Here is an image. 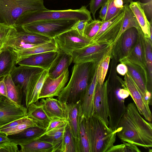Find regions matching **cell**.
<instances>
[{
  "label": "cell",
  "mask_w": 152,
  "mask_h": 152,
  "mask_svg": "<svg viewBox=\"0 0 152 152\" xmlns=\"http://www.w3.org/2000/svg\"><path fill=\"white\" fill-rule=\"evenodd\" d=\"M115 132L122 142L146 149L152 147V124L141 116L134 102L126 106Z\"/></svg>",
  "instance_id": "cell-1"
},
{
  "label": "cell",
  "mask_w": 152,
  "mask_h": 152,
  "mask_svg": "<svg viewBox=\"0 0 152 152\" xmlns=\"http://www.w3.org/2000/svg\"><path fill=\"white\" fill-rule=\"evenodd\" d=\"M97 67L91 62L75 63L69 83L57 99L67 104H80L93 79Z\"/></svg>",
  "instance_id": "cell-2"
},
{
  "label": "cell",
  "mask_w": 152,
  "mask_h": 152,
  "mask_svg": "<svg viewBox=\"0 0 152 152\" xmlns=\"http://www.w3.org/2000/svg\"><path fill=\"white\" fill-rule=\"evenodd\" d=\"M91 14L85 6H82L80 9L76 10H50L47 9L28 11L20 16L15 26H22L40 20L60 19L83 20L90 22L93 20Z\"/></svg>",
  "instance_id": "cell-3"
},
{
  "label": "cell",
  "mask_w": 152,
  "mask_h": 152,
  "mask_svg": "<svg viewBox=\"0 0 152 152\" xmlns=\"http://www.w3.org/2000/svg\"><path fill=\"white\" fill-rule=\"evenodd\" d=\"M87 125L90 152H108L115 141V132L94 115L87 118Z\"/></svg>",
  "instance_id": "cell-4"
},
{
  "label": "cell",
  "mask_w": 152,
  "mask_h": 152,
  "mask_svg": "<svg viewBox=\"0 0 152 152\" xmlns=\"http://www.w3.org/2000/svg\"><path fill=\"white\" fill-rule=\"evenodd\" d=\"M47 9L43 0H0V23L14 26L23 13Z\"/></svg>",
  "instance_id": "cell-5"
},
{
  "label": "cell",
  "mask_w": 152,
  "mask_h": 152,
  "mask_svg": "<svg viewBox=\"0 0 152 152\" xmlns=\"http://www.w3.org/2000/svg\"><path fill=\"white\" fill-rule=\"evenodd\" d=\"M118 79L120 83L119 86L113 87L109 83L107 86L109 127L115 132L126 109L125 99L129 95V92L123 83L122 79Z\"/></svg>",
  "instance_id": "cell-6"
},
{
  "label": "cell",
  "mask_w": 152,
  "mask_h": 152,
  "mask_svg": "<svg viewBox=\"0 0 152 152\" xmlns=\"http://www.w3.org/2000/svg\"><path fill=\"white\" fill-rule=\"evenodd\" d=\"M77 20L72 19L43 20L20 26L26 31L37 33L53 38L71 29Z\"/></svg>",
  "instance_id": "cell-7"
},
{
  "label": "cell",
  "mask_w": 152,
  "mask_h": 152,
  "mask_svg": "<svg viewBox=\"0 0 152 152\" xmlns=\"http://www.w3.org/2000/svg\"><path fill=\"white\" fill-rule=\"evenodd\" d=\"M113 44L92 43L81 48L74 50L71 55L74 63L91 62L97 66L101 61L108 56H112Z\"/></svg>",
  "instance_id": "cell-8"
},
{
  "label": "cell",
  "mask_w": 152,
  "mask_h": 152,
  "mask_svg": "<svg viewBox=\"0 0 152 152\" xmlns=\"http://www.w3.org/2000/svg\"><path fill=\"white\" fill-rule=\"evenodd\" d=\"M59 50L71 55L75 50L92 43L91 40L72 28L54 38Z\"/></svg>",
  "instance_id": "cell-9"
},
{
  "label": "cell",
  "mask_w": 152,
  "mask_h": 152,
  "mask_svg": "<svg viewBox=\"0 0 152 152\" xmlns=\"http://www.w3.org/2000/svg\"><path fill=\"white\" fill-rule=\"evenodd\" d=\"M15 26L16 31L8 41L7 47L19 49L25 48L28 45H37L48 42L52 39L40 34L26 31L21 26Z\"/></svg>",
  "instance_id": "cell-10"
},
{
  "label": "cell",
  "mask_w": 152,
  "mask_h": 152,
  "mask_svg": "<svg viewBox=\"0 0 152 152\" xmlns=\"http://www.w3.org/2000/svg\"><path fill=\"white\" fill-rule=\"evenodd\" d=\"M139 30L135 27H132L122 34L113 45L112 57L119 61L130 54L137 42Z\"/></svg>",
  "instance_id": "cell-11"
},
{
  "label": "cell",
  "mask_w": 152,
  "mask_h": 152,
  "mask_svg": "<svg viewBox=\"0 0 152 152\" xmlns=\"http://www.w3.org/2000/svg\"><path fill=\"white\" fill-rule=\"evenodd\" d=\"M124 76V80H122V82L128 91L140 114L143 115L146 120L151 122L152 116L148 102L128 72Z\"/></svg>",
  "instance_id": "cell-12"
},
{
  "label": "cell",
  "mask_w": 152,
  "mask_h": 152,
  "mask_svg": "<svg viewBox=\"0 0 152 152\" xmlns=\"http://www.w3.org/2000/svg\"><path fill=\"white\" fill-rule=\"evenodd\" d=\"M108 80L102 85L97 82L93 100V114L109 126V109L107 99Z\"/></svg>",
  "instance_id": "cell-13"
},
{
  "label": "cell",
  "mask_w": 152,
  "mask_h": 152,
  "mask_svg": "<svg viewBox=\"0 0 152 152\" xmlns=\"http://www.w3.org/2000/svg\"><path fill=\"white\" fill-rule=\"evenodd\" d=\"M27 109L19 105L6 97L0 96V127L27 116Z\"/></svg>",
  "instance_id": "cell-14"
},
{
  "label": "cell",
  "mask_w": 152,
  "mask_h": 152,
  "mask_svg": "<svg viewBox=\"0 0 152 152\" xmlns=\"http://www.w3.org/2000/svg\"><path fill=\"white\" fill-rule=\"evenodd\" d=\"M127 66V72L145 96L149 104H151L152 86L149 83L147 71L136 64L122 61Z\"/></svg>",
  "instance_id": "cell-15"
},
{
  "label": "cell",
  "mask_w": 152,
  "mask_h": 152,
  "mask_svg": "<svg viewBox=\"0 0 152 152\" xmlns=\"http://www.w3.org/2000/svg\"><path fill=\"white\" fill-rule=\"evenodd\" d=\"M48 77V70L45 69L41 72L33 74L31 76L23 91L26 108L31 104L35 103L38 100L41 90Z\"/></svg>",
  "instance_id": "cell-16"
},
{
  "label": "cell",
  "mask_w": 152,
  "mask_h": 152,
  "mask_svg": "<svg viewBox=\"0 0 152 152\" xmlns=\"http://www.w3.org/2000/svg\"><path fill=\"white\" fill-rule=\"evenodd\" d=\"M68 69L58 77L52 79L48 77L45 81L39 95V99L57 97L65 86L68 79Z\"/></svg>",
  "instance_id": "cell-17"
},
{
  "label": "cell",
  "mask_w": 152,
  "mask_h": 152,
  "mask_svg": "<svg viewBox=\"0 0 152 152\" xmlns=\"http://www.w3.org/2000/svg\"><path fill=\"white\" fill-rule=\"evenodd\" d=\"M37 102L51 120L60 118L67 121L68 109L66 103L53 97L41 98L39 102Z\"/></svg>",
  "instance_id": "cell-18"
},
{
  "label": "cell",
  "mask_w": 152,
  "mask_h": 152,
  "mask_svg": "<svg viewBox=\"0 0 152 152\" xmlns=\"http://www.w3.org/2000/svg\"><path fill=\"white\" fill-rule=\"evenodd\" d=\"M145 42L141 29L139 31L137 42L130 54L126 58L119 61H127L138 65L147 71L145 60Z\"/></svg>",
  "instance_id": "cell-19"
},
{
  "label": "cell",
  "mask_w": 152,
  "mask_h": 152,
  "mask_svg": "<svg viewBox=\"0 0 152 152\" xmlns=\"http://www.w3.org/2000/svg\"><path fill=\"white\" fill-rule=\"evenodd\" d=\"M67 106L68 124L75 142L77 152H80V119L81 113L80 105L71 103L67 104Z\"/></svg>",
  "instance_id": "cell-20"
},
{
  "label": "cell",
  "mask_w": 152,
  "mask_h": 152,
  "mask_svg": "<svg viewBox=\"0 0 152 152\" xmlns=\"http://www.w3.org/2000/svg\"><path fill=\"white\" fill-rule=\"evenodd\" d=\"M58 52L51 51L32 55L21 60L16 64L37 67L48 70Z\"/></svg>",
  "instance_id": "cell-21"
},
{
  "label": "cell",
  "mask_w": 152,
  "mask_h": 152,
  "mask_svg": "<svg viewBox=\"0 0 152 152\" xmlns=\"http://www.w3.org/2000/svg\"><path fill=\"white\" fill-rule=\"evenodd\" d=\"M44 70L37 67L20 65L18 67L15 66L10 75L15 85L20 87L23 91L31 76Z\"/></svg>",
  "instance_id": "cell-22"
},
{
  "label": "cell",
  "mask_w": 152,
  "mask_h": 152,
  "mask_svg": "<svg viewBox=\"0 0 152 152\" xmlns=\"http://www.w3.org/2000/svg\"><path fill=\"white\" fill-rule=\"evenodd\" d=\"M12 49L16 56V64L23 59L32 55L51 51L58 52L59 50L54 38H52L48 42L31 48L21 49Z\"/></svg>",
  "instance_id": "cell-23"
},
{
  "label": "cell",
  "mask_w": 152,
  "mask_h": 152,
  "mask_svg": "<svg viewBox=\"0 0 152 152\" xmlns=\"http://www.w3.org/2000/svg\"><path fill=\"white\" fill-rule=\"evenodd\" d=\"M46 129L39 126L27 128L18 133L8 135L10 141L20 146L28 143L39 137Z\"/></svg>",
  "instance_id": "cell-24"
},
{
  "label": "cell",
  "mask_w": 152,
  "mask_h": 152,
  "mask_svg": "<svg viewBox=\"0 0 152 152\" xmlns=\"http://www.w3.org/2000/svg\"><path fill=\"white\" fill-rule=\"evenodd\" d=\"M124 15V10L117 19L101 34L91 40L92 43H113L116 41L120 31Z\"/></svg>",
  "instance_id": "cell-25"
},
{
  "label": "cell",
  "mask_w": 152,
  "mask_h": 152,
  "mask_svg": "<svg viewBox=\"0 0 152 152\" xmlns=\"http://www.w3.org/2000/svg\"><path fill=\"white\" fill-rule=\"evenodd\" d=\"M73 61L71 55L58 50L57 55L48 70V77L56 78L59 76Z\"/></svg>",
  "instance_id": "cell-26"
},
{
  "label": "cell",
  "mask_w": 152,
  "mask_h": 152,
  "mask_svg": "<svg viewBox=\"0 0 152 152\" xmlns=\"http://www.w3.org/2000/svg\"><path fill=\"white\" fill-rule=\"evenodd\" d=\"M17 62L16 55L11 48H4L0 53V81L10 75Z\"/></svg>",
  "instance_id": "cell-27"
},
{
  "label": "cell",
  "mask_w": 152,
  "mask_h": 152,
  "mask_svg": "<svg viewBox=\"0 0 152 152\" xmlns=\"http://www.w3.org/2000/svg\"><path fill=\"white\" fill-rule=\"evenodd\" d=\"M129 7L135 15L145 37L152 41V20L150 22L141 7L139 1H132Z\"/></svg>",
  "instance_id": "cell-28"
},
{
  "label": "cell",
  "mask_w": 152,
  "mask_h": 152,
  "mask_svg": "<svg viewBox=\"0 0 152 152\" xmlns=\"http://www.w3.org/2000/svg\"><path fill=\"white\" fill-rule=\"evenodd\" d=\"M27 109V115L38 125L46 129L51 119L42 107L37 102L31 104Z\"/></svg>",
  "instance_id": "cell-29"
},
{
  "label": "cell",
  "mask_w": 152,
  "mask_h": 152,
  "mask_svg": "<svg viewBox=\"0 0 152 152\" xmlns=\"http://www.w3.org/2000/svg\"><path fill=\"white\" fill-rule=\"evenodd\" d=\"M68 122L43 134L36 139L47 142L53 145L55 152H61L62 142Z\"/></svg>",
  "instance_id": "cell-30"
},
{
  "label": "cell",
  "mask_w": 152,
  "mask_h": 152,
  "mask_svg": "<svg viewBox=\"0 0 152 152\" xmlns=\"http://www.w3.org/2000/svg\"><path fill=\"white\" fill-rule=\"evenodd\" d=\"M97 82L96 71L93 79L80 104L81 114L87 118L91 117L93 114V100Z\"/></svg>",
  "instance_id": "cell-31"
},
{
  "label": "cell",
  "mask_w": 152,
  "mask_h": 152,
  "mask_svg": "<svg viewBox=\"0 0 152 152\" xmlns=\"http://www.w3.org/2000/svg\"><path fill=\"white\" fill-rule=\"evenodd\" d=\"M20 152H55L54 146L50 143L35 139L20 145Z\"/></svg>",
  "instance_id": "cell-32"
},
{
  "label": "cell",
  "mask_w": 152,
  "mask_h": 152,
  "mask_svg": "<svg viewBox=\"0 0 152 152\" xmlns=\"http://www.w3.org/2000/svg\"><path fill=\"white\" fill-rule=\"evenodd\" d=\"M7 92V98L17 104H21L23 91L19 87L16 86L13 82L10 75L4 78Z\"/></svg>",
  "instance_id": "cell-33"
},
{
  "label": "cell",
  "mask_w": 152,
  "mask_h": 152,
  "mask_svg": "<svg viewBox=\"0 0 152 152\" xmlns=\"http://www.w3.org/2000/svg\"><path fill=\"white\" fill-rule=\"evenodd\" d=\"M132 27H135L138 30L141 29L128 4H125L124 5V15L122 25L116 41L124 31Z\"/></svg>",
  "instance_id": "cell-34"
},
{
  "label": "cell",
  "mask_w": 152,
  "mask_h": 152,
  "mask_svg": "<svg viewBox=\"0 0 152 152\" xmlns=\"http://www.w3.org/2000/svg\"><path fill=\"white\" fill-rule=\"evenodd\" d=\"M87 119L81 114L80 119V152H90L87 129Z\"/></svg>",
  "instance_id": "cell-35"
},
{
  "label": "cell",
  "mask_w": 152,
  "mask_h": 152,
  "mask_svg": "<svg viewBox=\"0 0 152 152\" xmlns=\"http://www.w3.org/2000/svg\"><path fill=\"white\" fill-rule=\"evenodd\" d=\"M16 31L15 26L0 23V51L7 47L8 42Z\"/></svg>",
  "instance_id": "cell-36"
},
{
  "label": "cell",
  "mask_w": 152,
  "mask_h": 152,
  "mask_svg": "<svg viewBox=\"0 0 152 152\" xmlns=\"http://www.w3.org/2000/svg\"><path fill=\"white\" fill-rule=\"evenodd\" d=\"M108 1L107 11L104 21L112 18L124 10L123 0H108Z\"/></svg>",
  "instance_id": "cell-37"
},
{
  "label": "cell",
  "mask_w": 152,
  "mask_h": 152,
  "mask_svg": "<svg viewBox=\"0 0 152 152\" xmlns=\"http://www.w3.org/2000/svg\"><path fill=\"white\" fill-rule=\"evenodd\" d=\"M61 152H77L75 142L68 123L66 128Z\"/></svg>",
  "instance_id": "cell-38"
},
{
  "label": "cell",
  "mask_w": 152,
  "mask_h": 152,
  "mask_svg": "<svg viewBox=\"0 0 152 152\" xmlns=\"http://www.w3.org/2000/svg\"><path fill=\"white\" fill-rule=\"evenodd\" d=\"M111 56H108L104 57L97 66L96 75L97 83L100 85L104 83L108 68Z\"/></svg>",
  "instance_id": "cell-39"
},
{
  "label": "cell",
  "mask_w": 152,
  "mask_h": 152,
  "mask_svg": "<svg viewBox=\"0 0 152 152\" xmlns=\"http://www.w3.org/2000/svg\"><path fill=\"white\" fill-rule=\"evenodd\" d=\"M145 60L147 69L149 75V80L152 86V41L145 37Z\"/></svg>",
  "instance_id": "cell-40"
},
{
  "label": "cell",
  "mask_w": 152,
  "mask_h": 152,
  "mask_svg": "<svg viewBox=\"0 0 152 152\" xmlns=\"http://www.w3.org/2000/svg\"><path fill=\"white\" fill-rule=\"evenodd\" d=\"M102 23V20L96 19L88 22L85 28L83 36L91 40L98 32Z\"/></svg>",
  "instance_id": "cell-41"
},
{
  "label": "cell",
  "mask_w": 152,
  "mask_h": 152,
  "mask_svg": "<svg viewBox=\"0 0 152 152\" xmlns=\"http://www.w3.org/2000/svg\"><path fill=\"white\" fill-rule=\"evenodd\" d=\"M122 144L113 145L108 152H140L137 146L134 144L123 142Z\"/></svg>",
  "instance_id": "cell-42"
},
{
  "label": "cell",
  "mask_w": 152,
  "mask_h": 152,
  "mask_svg": "<svg viewBox=\"0 0 152 152\" xmlns=\"http://www.w3.org/2000/svg\"><path fill=\"white\" fill-rule=\"evenodd\" d=\"M38 125L31 118L27 116L26 119L13 128L10 130L6 135L18 133L25 129L32 126Z\"/></svg>",
  "instance_id": "cell-43"
},
{
  "label": "cell",
  "mask_w": 152,
  "mask_h": 152,
  "mask_svg": "<svg viewBox=\"0 0 152 152\" xmlns=\"http://www.w3.org/2000/svg\"><path fill=\"white\" fill-rule=\"evenodd\" d=\"M18 145L10 141L0 143V152H18Z\"/></svg>",
  "instance_id": "cell-44"
},
{
  "label": "cell",
  "mask_w": 152,
  "mask_h": 152,
  "mask_svg": "<svg viewBox=\"0 0 152 152\" xmlns=\"http://www.w3.org/2000/svg\"><path fill=\"white\" fill-rule=\"evenodd\" d=\"M108 0H91L89 3L90 12L93 15L94 20H95V14L98 9L104 5Z\"/></svg>",
  "instance_id": "cell-45"
},
{
  "label": "cell",
  "mask_w": 152,
  "mask_h": 152,
  "mask_svg": "<svg viewBox=\"0 0 152 152\" xmlns=\"http://www.w3.org/2000/svg\"><path fill=\"white\" fill-rule=\"evenodd\" d=\"M67 122V121L66 120L62 118H57L52 119L43 134L46 133Z\"/></svg>",
  "instance_id": "cell-46"
},
{
  "label": "cell",
  "mask_w": 152,
  "mask_h": 152,
  "mask_svg": "<svg viewBox=\"0 0 152 152\" xmlns=\"http://www.w3.org/2000/svg\"><path fill=\"white\" fill-rule=\"evenodd\" d=\"M139 2L148 20L150 22L152 20V0L145 3Z\"/></svg>",
  "instance_id": "cell-47"
},
{
  "label": "cell",
  "mask_w": 152,
  "mask_h": 152,
  "mask_svg": "<svg viewBox=\"0 0 152 152\" xmlns=\"http://www.w3.org/2000/svg\"><path fill=\"white\" fill-rule=\"evenodd\" d=\"M89 22L85 20H78L72 28L77 30L81 35L83 36V33L85 27Z\"/></svg>",
  "instance_id": "cell-48"
},
{
  "label": "cell",
  "mask_w": 152,
  "mask_h": 152,
  "mask_svg": "<svg viewBox=\"0 0 152 152\" xmlns=\"http://www.w3.org/2000/svg\"><path fill=\"white\" fill-rule=\"evenodd\" d=\"M108 6V0L107 2L101 7V8L99 12V17L101 20L104 21L106 15Z\"/></svg>",
  "instance_id": "cell-49"
},
{
  "label": "cell",
  "mask_w": 152,
  "mask_h": 152,
  "mask_svg": "<svg viewBox=\"0 0 152 152\" xmlns=\"http://www.w3.org/2000/svg\"><path fill=\"white\" fill-rule=\"evenodd\" d=\"M116 69L117 72L122 76H124L127 72V66L123 63H121L118 64Z\"/></svg>",
  "instance_id": "cell-50"
},
{
  "label": "cell",
  "mask_w": 152,
  "mask_h": 152,
  "mask_svg": "<svg viewBox=\"0 0 152 152\" xmlns=\"http://www.w3.org/2000/svg\"><path fill=\"white\" fill-rule=\"evenodd\" d=\"M4 78L0 81V96H4L7 97V88Z\"/></svg>",
  "instance_id": "cell-51"
},
{
  "label": "cell",
  "mask_w": 152,
  "mask_h": 152,
  "mask_svg": "<svg viewBox=\"0 0 152 152\" xmlns=\"http://www.w3.org/2000/svg\"><path fill=\"white\" fill-rule=\"evenodd\" d=\"M9 141L10 140L7 136L0 133V143Z\"/></svg>",
  "instance_id": "cell-52"
},
{
  "label": "cell",
  "mask_w": 152,
  "mask_h": 152,
  "mask_svg": "<svg viewBox=\"0 0 152 152\" xmlns=\"http://www.w3.org/2000/svg\"><path fill=\"white\" fill-rule=\"evenodd\" d=\"M124 3L129 4L132 1V0H123Z\"/></svg>",
  "instance_id": "cell-53"
},
{
  "label": "cell",
  "mask_w": 152,
  "mask_h": 152,
  "mask_svg": "<svg viewBox=\"0 0 152 152\" xmlns=\"http://www.w3.org/2000/svg\"><path fill=\"white\" fill-rule=\"evenodd\" d=\"M1 51H0V52H1Z\"/></svg>",
  "instance_id": "cell-54"
}]
</instances>
